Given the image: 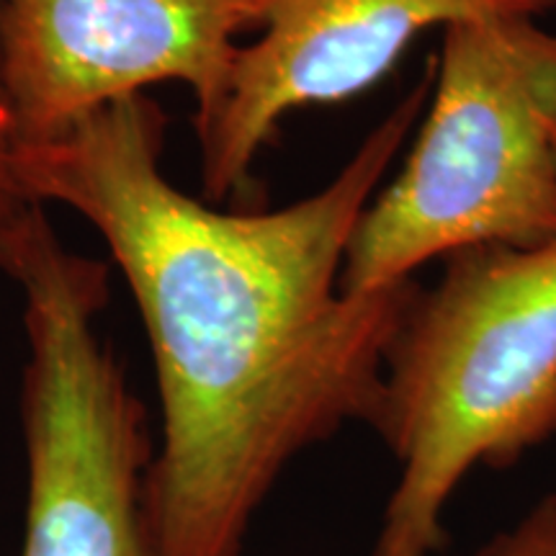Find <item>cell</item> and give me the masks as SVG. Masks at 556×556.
Masks as SVG:
<instances>
[{
	"label": "cell",
	"instance_id": "1",
	"mask_svg": "<svg viewBox=\"0 0 556 556\" xmlns=\"http://www.w3.org/2000/svg\"><path fill=\"white\" fill-rule=\"evenodd\" d=\"M433 75L430 60L325 189L274 212H225L176 189L168 114L144 93L11 152L21 197L80 214L142 317L160 405L144 484L155 556H242L289 464L348 422L377 420L420 287L356 294L340 278Z\"/></svg>",
	"mask_w": 556,
	"mask_h": 556
},
{
	"label": "cell",
	"instance_id": "3",
	"mask_svg": "<svg viewBox=\"0 0 556 556\" xmlns=\"http://www.w3.org/2000/svg\"><path fill=\"white\" fill-rule=\"evenodd\" d=\"M556 34L536 18L443 29L430 111L348 245L345 291L407 281L458 250L556 240Z\"/></svg>",
	"mask_w": 556,
	"mask_h": 556
},
{
	"label": "cell",
	"instance_id": "9",
	"mask_svg": "<svg viewBox=\"0 0 556 556\" xmlns=\"http://www.w3.org/2000/svg\"><path fill=\"white\" fill-rule=\"evenodd\" d=\"M554 150H556V129H554Z\"/></svg>",
	"mask_w": 556,
	"mask_h": 556
},
{
	"label": "cell",
	"instance_id": "5",
	"mask_svg": "<svg viewBox=\"0 0 556 556\" xmlns=\"http://www.w3.org/2000/svg\"><path fill=\"white\" fill-rule=\"evenodd\" d=\"M266 0H0V90L11 152L60 139L157 83L189 86L204 131L225 103L240 37Z\"/></svg>",
	"mask_w": 556,
	"mask_h": 556
},
{
	"label": "cell",
	"instance_id": "2",
	"mask_svg": "<svg viewBox=\"0 0 556 556\" xmlns=\"http://www.w3.org/2000/svg\"><path fill=\"white\" fill-rule=\"evenodd\" d=\"M371 428L400 462L374 556L438 554L464 477L556 433V240L448 255L394 340Z\"/></svg>",
	"mask_w": 556,
	"mask_h": 556
},
{
	"label": "cell",
	"instance_id": "4",
	"mask_svg": "<svg viewBox=\"0 0 556 556\" xmlns=\"http://www.w3.org/2000/svg\"><path fill=\"white\" fill-rule=\"evenodd\" d=\"M0 270L24 294L18 556H155L144 507L155 433L127 366L96 328L109 263L65 248L45 204H31L0 242Z\"/></svg>",
	"mask_w": 556,
	"mask_h": 556
},
{
	"label": "cell",
	"instance_id": "6",
	"mask_svg": "<svg viewBox=\"0 0 556 556\" xmlns=\"http://www.w3.org/2000/svg\"><path fill=\"white\" fill-rule=\"evenodd\" d=\"M556 0H266L225 103L199 131L201 189L219 204L248 186L283 116L377 86L417 34L479 18H539Z\"/></svg>",
	"mask_w": 556,
	"mask_h": 556
},
{
	"label": "cell",
	"instance_id": "7",
	"mask_svg": "<svg viewBox=\"0 0 556 556\" xmlns=\"http://www.w3.org/2000/svg\"><path fill=\"white\" fill-rule=\"evenodd\" d=\"M477 556H556V495H546L516 528L492 539Z\"/></svg>",
	"mask_w": 556,
	"mask_h": 556
},
{
	"label": "cell",
	"instance_id": "8",
	"mask_svg": "<svg viewBox=\"0 0 556 556\" xmlns=\"http://www.w3.org/2000/svg\"><path fill=\"white\" fill-rule=\"evenodd\" d=\"M29 204H34V201L21 197L11 176V131L9 119H5L3 90H0V242L21 219V214L29 208Z\"/></svg>",
	"mask_w": 556,
	"mask_h": 556
}]
</instances>
